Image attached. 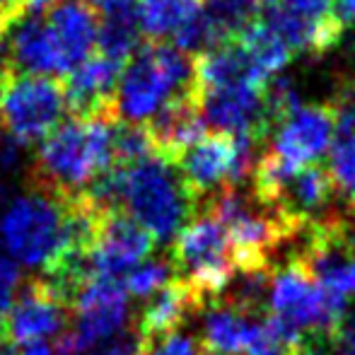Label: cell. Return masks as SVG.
<instances>
[{
    "instance_id": "13",
    "label": "cell",
    "mask_w": 355,
    "mask_h": 355,
    "mask_svg": "<svg viewBox=\"0 0 355 355\" xmlns=\"http://www.w3.org/2000/svg\"><path fill=\"white\" fill-rule=\"evenodd\" d=\"M63 78L97 51L99 17L87 0H56L42 10Z\"/></svg>"
},
{
    "instance_id": "1",
    "label": "cell",
    "mask_w": 355,
    "mask_h": 355,
    "mask_svg": "<svg viewBox=\"0 0 355 355\" xmlns=\"http://www.w3.org/2000/svg\"><path fill=\"white\" fill-rule=\"evenodd\" d=\"M80 198L99 213H126L153 234L155 242L174 239L198 213V201L184 182L177 162L157 153L131 164H114Z\"/></svg>"
},
{
    "instance_id": "26",
    "label": "cell",
    "mask_w": 355,
    "mask_h": 355,
    "mask_svg": "<svg viewBox=\"0 0 355 355\" xmlns=\"http://www.w3.org/2000/svg\"><path fill=\"white\" fill-rule=\"evenodd\" d=\"M263 331H266V329H263ZM300 341H302V338H300ZM295 348H297V343H295V346H285V343L273 341V338L266 334L261 343H257L254 348H249L244 355H295Z\"/></svg>"
},
{
    "instance_id": "19",
    "label": "cell",
    "mask_w": 355,
    "mask_h": 355,
    "mask_svg": "<svg viewBox=\"0 0 355 355\" xmlns=\"http://www.w3.org/2000/svg\"><path fill=\"white\" fill-rule=\"evenodd\" d=\"M234 42L242 46V51L247 53L252 66L257 68L263 78H273V75L278 71H283L295 56L290 44L285 42L261 15H257L252 22L244 24V27L234 34Z\"/></svg>"
},
{
    "instance_id": "37",
    "label": "cell",
    "mask_w": 355,
    "mask_h": 355,
    "mask_svg": "<svg viewBox=\"0 0 355 355\" xmlns=\"http://www.w3.org/2000/svg\"><path fill=\"white\" fill-rule=\"evenodd\" d=\"M341 355H348V353H341Z\"/></svg>"
},
{
    "instance_id": "30",
    "label": "cell",
    "mask_w": 355,
    "mask_h": 355,
    "mask_svg": "<svg viewBox=\"0 0 355 355\" xmlns=\"http://www.w3.org/2000/svg\"><path fill=\"white\" fill-rule=\"evenodd\" d=\"M338 10H341L343 22H355V0H338Z\"/></svg>"
},
{
    "instance_id": "33",
    "label": "cell",
    "mask_w": 355,
    "mask_h": 355,
    "mask_svg": "<svg viewBox=\"0 0 355 355\" xmlns=\"http://www.w3.org/2000/svg\"><path fill=\"white\" fill-rule=\"evenodd\" d=\"M3 341H5V334H3V327H0V346H3Z\"/></svg>"
},
{
    "instance_id": "21",
    "label": "cell",
    "mask_w": 355,
    "mask_h": 355,
    "mask_svg": "<svg viewBox=\"0 0 355 355\" xmlns=\"http://www.w3.org/2000/svg\"><path fill=\"white\" fill-rule=\"evenodd\" d=\"M334 179L336 193L353 196L355 193V136H336L331 143V155L327 164Z\"/></svg>"
},
{
    "instance_id": "35",
    "label": "cell",
    "mask_w": 355,
    "mask_h": 355,
    "mask_svg": "<svg viewBox=\"0 0 355 355\" xmlns=\"http://www.w3.org/2000/svg\"><path fill=\"white\" fill-rule=\"evenodd\" d=\"M141 355H153V353H150V351H143Z\"/></svg>"
},
{
    "instance_id": "11",
    "label": "cell",
    "mask_w": 355,
    "mask_h": 355,
    "mask_svg": "<svg viewBox=\"0 0 355 355\" xmlns=\"http://www.w3.org/2000/svg\"><path fill=\"white\" fill-rule=\"evenodd\" d=\"M68 331V309L63 293L51 283L22 288L3 317V334L19 348L46 346Z\"/></svg>"
},
{
    "instance_id": "31",
    "label": "cell",
    "mask_w": 355,
    "mask_h": 355,
    "mask_svg": "<svg viewBox=\"0 0 355 355\" xmlns=\"http://www.w3.org/2000/svg\"><path fill=\"white\" fill-rule=\"evenodd\" d=\"M56 0H22V12H42Z\"/></svg>"
},
{
    "instance_id": "12",
    "label": "cell",
    "mask_w": 355,
    "mask_h": 355,
    "mask_svg": "<svg viewBox=\"0 0 355 355\" xmlns=\"http://www.w3.org/2000/svg\"><path fill=\"white\" fill-rule=\"evenodd\" d=\"M271 136L273 143L268 150L290 169L319 162L336 138L334 104L324 102L295 109Z\"/></svg>"
},
{
    "instance_id": "14",
    "label": "cell",
    "mask_w": 355,
    "mask_h": 355,
    "mask_svg": "<svg viewBox=\"0 0 355 355\" xmlns=\"http://www.w3.org/2000/svg\"><path fill=\"white\" fill-rule=\"evenodd\" d=\"M198 346L203 355H237L247 353L263 341V319L244 312L227 297H218L206 304Z\"/></svg>"
},
{
    "instance_id": "5",
    "label": "cell",
    "mask_w": 355,
    "mask_h": 355,
    "mask_svg": "<svg viewBox=\"0 0 355 355\" xmlns=\"http://www.w3.org/2000/svg\"><path fill=\"white\" fill-rule=\"evenodd\" d=\"M169 261L174 276L206 304L218 300L237 276L230 237L208 208H198V213L179 230Z\"/></svg>"
},
{
    "instance_id": "24",
    "label": "cell",
    "mask_w": 355,
    "mask_h": 355,
    "mask_svg": "<svg viewBox=\"0 0 355 355\" xmlns=\"http://www.w3.org/2000/svg\"><path fill=\"white\" fill-rule=\"evenodd\" d=\"M145 351L143 341L138 338L136 331H123L119 336L104 341L99 348H94L92 355H141Z\"/></svg>"
},
{
    "instance_id": "36",
    "label": "cell",
    "mask_w": 355,
    "mask_h": 355,
    "mask_svg": "<svg viewBox=\"0 0 355 355\" xmlns=\"http://www.w3.org/2000/svg\"><path fill=\"white\" fill-rule=\"evenodd\" d=\"M0 355H8V353H0Z\"/></svg>"
},
{
    "instance_id": "2",
    "label": "cell",
    "mask_w": 355,
    "mask_h": 355,
    "mask_svg": "<svg viewBox=\"0 0 355 355\" xmlns=\"http://www.w3.org/2000/svg\"><path fill=\"white\" fill-rule=\"evenodd\" d=\"M116 128L112 114H75L63 119L34 153V177L44 189L80 198L116 164Z\"/></svg>"
},
{
    "instance_id": "25",
    "label": "cell",
    "mask_w": 355,
    "mask_h": 355,
    "mask_svg": "<svg viewBox=\"0 0 355 355\" xmlns=\"http://www.w3.org/2000/svg\"><path fill=\"white\" fill-rule=\"evenodd\" d=\"M22 157H24V145H19L17 141H12L8 136L0 138V174H12L22 164Z\"/></svg>"
},
{
    "instance_id": "8",
    "label": "cell",
    "mask_w": 355,
    "mask_h": 355,
    "mask_svg": "<svg viewBox=\"0 0 355 355\" xmlns=\"http://www.w3.org/2000/svg\"><path fill=\"white\" fill-rule=\"evenodd\" d=\"M297 259L327 293L348 300L355 295V227L346 215L327 213L304 230Z\"/></svg>"
},
{
    "instance_id": "9",
    "label": "cell",
    "mask_w": 355,
    "mask_h": 355,
    "mask_svg": "<svg viewBox=\"0 0 355 355\" xmlns=\"http://www.w3.org/2000/svg\"><path fill=\"white\" fill-rule=\"evenodd\" d=\"M259 15L295 53L331 51L346 29L338 0H263Z\"/></svg>"
},
{
    "instance_id": "18",
    "label": "cell",
    "mask_w": 355,
    "mask_h": 355,
    "mask_svg": "<svg viewBox=\"0 0 355 355\" xmlns=\"http://www.w3.org/2000/svg\"><path fill=\"white\" fill-rule=\"evenodd\" d=\"M201 0H136L138 29L148 42H167L203 12Z\"/></svg>"
},
{
    "instance_id": "15",
    "label": "cell",
    "mask_w": 355,
    "mask_h": 355,
    "mask_svg": "<svg viewBox=\"0 0 355 355\" xmlns=\"http://www.w3.org/2000/svg\"><path fill=\"white\" fill-rule=\"evenodd\" d=\"M145 131L150 136L153 150L162 157L177 162V157L206 133V121L201 112V97L196 87L167 102L148 123Z\"/></svg>"
},
{
    "instance_id": "27",
    "label": "cell",
    "mask_w": 355,
    "mask_h": 355,
    "mask_svg": "<svg viewBox=\"0 0 355 355\" xmlns=\"http://www.w3.org/2000/svg\"><path fill=\"white\" fill-rule=\"evenodd\" d=\"M338 346H343V353L355 355V312L351 317H346L341 331H338Z\"/></svg>"
},
{
    "instance_id": "17",
    "label": "cell",
    "mask_w": 355,
    "mask_h": 355,
    "mask_svg": "<svg viewBox=\"0 0 355 355\" xmlns=\"http://www.w3.org/2000/svg\"><path fill=\"white\" fill-rule=\"evenodd\" d=\"M123 63L94 51L87 61L66 75V102L75 114H112L114 92L121 78Z\"/></svg>"
},
{
    "instance_id": "34",
    "label": "cell",
    "mask_w": 355,
    "mask_h": 355,
    "mask_svg": "<svg viewBox=\"0 0 355 355\" xmlns=\"http://www.w3.org/2000/svg\"><path fill=\"white\" fill-rule=\"evenodd\" d=\"M201 3H203V5H211V3H215V0H201Z\"/></svg>"
},
{
    "instance_id": "6",
    "label": "cell",
    "mask_w": 355,
    "mask_h": 355,
    "mask_svg": "<svg viewBox=\"0 0 355 355\" xmlns=\"http://www.w3.org/2000/svg\"><path fill=\"white\" fill-rule=\"evenodd\" d=\"M66 92L56 78L0 71V131L19 145L42 143L66 119Z\"/></svg>"
},
{
    "instance_id": "4",
    "label": "cell",
    "mask_w": 355,
    "mask_h": 355,
    "mask_svg": "<svg viewBox=\"0 0 355 355\" xmlns=\"http://www.w3.org/2000/svg\"><path fill=\"white\" fill-rule=\"evenodd\" d=\"M201 208H208L223 223L232 244L237 273L273 268V254L295 237L293 230L271 208L261 206L239 187L213 193Z\"/></svg>"
},
{
    "instance_id": "10",
    "label": "cell",
    "mask_w": 355,
    "mask_h": 355,
    "mask_svg": "<svg viewBox=\"0 0 355 355\" xmlns=\"http://www.w3.org/2000/svg\"><path fill=\"white\" fill-rule=\"evenodd\" d=\"M155 239L133 218L121 211H109L99 218L94 237L85 254V273L123 278L128 271L150 259Z\"/></svg>"
},
{
    "instance_id": "16",
    "label": "cell",
    "mask_w": 355,
    "mask_h": 355,
    "mask_svg": "<svg viewBox=\"0 0 355 355\" xmlns=\"http://www.w3.org/2000/svg\"><path fill=\"white\" fill-rule=\"evenodd\" d=\"M201 309H206V302L187 283L174 276L159 293H155L145 302L141 317H138L136 334L143 341L145 351H150L162 338L177 334L184 327V322Z\"/></svg>"
},
{
    "instance_id": "7",
    "label": "cell",
    "mask_w": 355,
    "mask_h": 355,
    "mask_svg": "<svg viewBox=\"0 0 355 355\" xmlns=\"http://www.w3.org/2000/svg\"><path fill=\"white\" fill-rule=\"evenodd\" d=\"M128 300L121 278L85 273L73 288V327L63 334L61 351L66 355H87L126 331Z\"/></svg>"
},
{
    "instance_id": "3",
    "label": "cell",
    "mask_w": 355,
    "mask_h": 355,
    "mask_svg": "<svg viewBox=\"0 0 355 355\" xmlns=\"http://www.w3.org/2000/svg\"><path fill=\"white\" fill-rule=\"evenodd\" d=\"M191 87V53L167 42H148L123 66L114 92L112 116L128 126H145L164 104Z\"/></svg>"
},
{
    "instance_id": "23",
    "label": "cell",
    "mask_w": 355,
    "mask_h": 355,
    "mask_svg": "<svg viewBox=\"0 0 355 355\" xmlns=\"http://www.w3.org/2000/svg\"><path fill=\"white\" fill-rule=\"evenodd\" d=\"M150 353L153 355H203L196 338L189 336V334H182V331L172 334V336L155 343V346L150 348Z\"/></svg>"
},
{
    "instance_id": "29",
    "label": "cell",
    "mask_w": 355,
    "mask_h": 355,
    "mask_svg": "<svg viewBox=\"0 0 355 355\" xmlns=\"http://www.w3.org/2000/svg\"><path fill=\"white\" fill-rule=\"evenodd\" d=\"M22 355H66L61 348H53L51 343L46 346H32V348H22Z\"/></svg>"
},
{
    "instance_id": "28",
    "label": "cell",
    "mask_w": 355,
    "mask_h": 355,
    "mask_svg": "<svg viewBox=\"0 0 355 355\" xmlns=\"http://www.w3.org/2000/svg\"><path fill=\"white\" fill-rule=\"evenodd\" d=\"M19 12H22V0H0V15H3L5 19L12 22Z\"/></svg>"
},
{
    "instance_id": "20",
    "label": "cell",
    "mask_w": 355,
    "mask_h": 355,
    "mask_svg": "<svg viewBox=\"0 0 355 355\" xmlns=\"http://www.w3.org/2000/svg\"><path fill=\"white\" fill-rule=\"evenodd\" d=\"M172 278H174L172 261H167V259H145L143 263H138L133 271H128L123 276V288H126L128 297L150 300Z\"/></svg>"
},
{
    "instance_id": "22",
    "label": "cell",
    "mask_w": 355,
    "mask_h": 355,
    "mask_svg": "<svg viewBox=\"0 0 355 355\" xmlns=\"http://www.w3.org/2000/svg\"><path fill=\"white\" fill-rule=\"evenodd\" d=\"M22 293V268L0 254V317H5L17 295Z\"/></svg>"
},
{
    "instance_id": "32",
    "label": "cell",
    "mask_w": 355,
    "mask_h": 355,
    "mask_svg": "<svg viewBox=\"0 0 355 355\" xmlns=\"http://www.w3.org/2000/svg\"><path fill=\"white\" fill-rule=\"evenodd\" d=\"M346 201H348V208H346V218H348V223H351L353 227H355V193H353V196H348Z\"/></svg>"
}]
</instances>
